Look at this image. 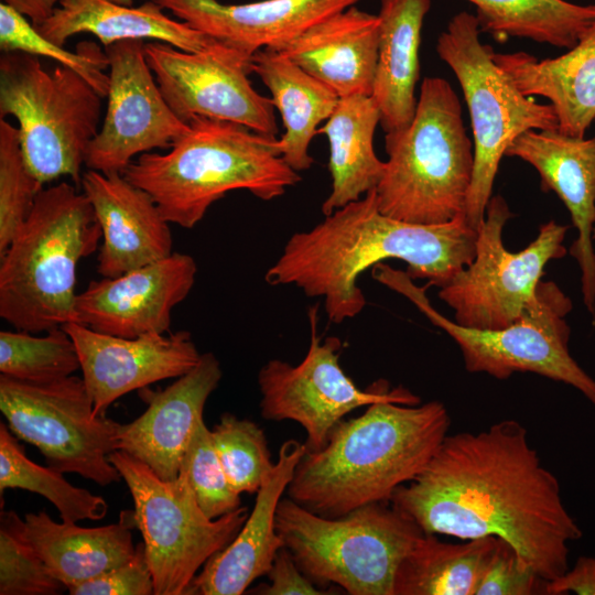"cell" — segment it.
Segmentation results:
<instances>
[{"label": "cell", "instance_id": "cell-11", "mask_svg": "<svg viewBox=\"0 0 595 595\" xmlns=\"http://www.w3.org/2000/svg\"><path fill=\"white\" fill-rule=\"evenodd\" d=\"M109 461L133 499L132 515L143 538L154 595H190L197 573L239 532L248 518V508L241 506L209 519L183 473L165 480L120 450L110 453Z\"/></svg>", "mask_w": 595, "mask_h": 595}, {"label": "cell", "instance_id": "cell-26", "mask_svg": "<svg viewBox=\"0 0 595 595\" xmlns=\"http://www.w3.org/2000/svg\"><path fill=\"white\" fill-rule=\"evenodd\" d=\"M163 10L153 0L139 7L110 0H63L47 20L34 28L62 46L79 33L95 35L105 47L121 41L150 40L197 52L215 41Z\"/></svg>", "mask_w": 595, "mask_h": 595}, {"label": "cell", "instance_id": "cell-34", "mask_svg": "<svg viewBox=\"0 0 595 595\" xmlns=\"http://www.w3.org/2000/svg\"><path fill=\"white\" fill-rule=\"evenodd\" d=\"M78 369L77 348L63 327L51 329L44 336L18 329L0 332L1 375L43 383L72 376Z\"/></svg>", "mask_w": 595, "mask_h": 595}, {"label": "cell", "instance_id": "cell-22", "mask_svg": "<svg viewBox=\"0 0 595 595\" xmlns=\"http://www.w3.org/2000/svg\"><path fill=\"white\" fill-rule=\"evenodd\" d=\"M181 21L248 56L275 48L363 0H153Z\"/></svg>", "mask_w": 595, "mask_h": 595}, {"label": "cell", "instance_id": "cell-13", "mask_svg": "<svg viewBox=\"0 0 595 595\" xmlns=\"http://www.w3.org/2000/svg\"><path fill=\"white\" fill-rule=\"evenodd\" d=\"M512 213L501 195L491 196L477 230L473 261L440 289L439 298L463 326L497 329L521 317L537 296V288L551 260L566 255L569 226L549 220L524 249L508 251L502 230Z\"/></svg>", "mask_w": 595, "mask_h": 595}, {"label": "cell", "instance_id": "cell-37", "mask_svg": "<svg viewBox=\"0 0 595 595\" xmlns=\"http://www.w3.org/2000/svg\"><path fill=\"white\" fill-rule=\"evenodd\" d=\"M67 589L29 543L24 520L0 512V595H57Z\"/></svg>", "mask_w": 595, "mask_h": 595}, {"label": "cell", "instance_id": "cell-38", "mask_svg": "<svg viewBox=\"0 0 595 595\" xmlns=\"http://www.w3.org/2000/svg\"><path fill=\"white\" fill-rule=\"evenodd\" d=\"M42 188L24 161L18 128L0 119V255L28 219Z\"/></svg>", "mask_w": 595, "mask_h": 595}, {"label": "cell", "instance_id": "cell-45", "mask_svg": "<svg viewBox=\"0 0 595 595\" xmlns=\"http://www.w3.org/2000/svg\"><path fill=\"white\" fill-rule=\"evenodd\" d=\"M110 1H113V2L120 3V4H126V6H133L134 0H110Z\"/></svg>", "mask_w": 595, "mask_h": 595}, {"label": "cell", "instance_id": "cell-1", "mask_svg": "<svg viewBox=\"0 0 595 595\" xmlns=\"http://www.w3.org/2000/svg\"><path fill=\"white\" fill-rule=\"evenodd\" d=\"M390 504L425 534L500 538L547 582L569 570V542L583 536L556 477L515 420L477 433L447 434L424 469L393 491Z\"/></svg>", "mask_w": 595, "mask_h": 595}, {"label": "cell", "instance_id": "cell-5", "mask_svg": "<svg viewBox=\"0 0 595 595\" xmlns=\"http://www.w3.org/2000/svg\"><path fill=\"white\" fill-rule=\"evenodd\" d=\"M100 239V226L83 192L66 182L42 188L0 255V317L33 334L77 322V267Z\"/></svg>", "mask_w": 595, "mask_h": 595}, {"label": "cell", "instance_id": "cell-40", "mask_svg": "<svg viewBox=\"0 0 595 595\" xmlns=\"http://www.w3.org/2000/svg\"><path fill=\"white\" fill-rule=\"evenodd\" d=\"M545 584L547 581L522 561L516 549L499 538L475 595L545 594Z\"/></svg>", "mask_w": 595, "mask_h": 595}, {"label": "cell", "instance_id": "cell-2", "mask_svg": "<svg viewBox=\"0 0 595 595\" xmlns=\"http://www.w3.org/2000/svg\"><path fill=\"white\" fill-rule=\"evenodd\" d=\"M476 239L477 230L464 216L439 225L387 216L372 190L311 229L290 236L264 280L322 299L329 322L340 324L366 306L358 280L369 268L399 259L413 280H428V288L441 289L473 261Z\"/></svg>", "mask_w": 595, "mask_h": 595}, {"label": "cell", "instance_id": "cell-9", "mask_svg": "<svg viewBox=\"0 0 595 595\" xmlns=\"http://www.w3.org/2000/svg\"><path fill=\"white\" fill-rule=\"evenodd\" d=\"M475 14L462 11L436 41L439 57L458 80L468 107L474 140V170L464 218L478 230L493 196L500 161L510 143L528 130L558 129L551 104L526 96L494 61L495 51L482 43Z\"/></svg>", "mask_w": 595, "mask_h": 595}, {"label": "cell", "instance_id": "cell-17", "mask_svg": "<svg viewBox=\"0 0 595 595\" xmlns=\"http://www.w3.org/2000/svg\"><path fill=\"white\" fill-rule=\"evenodd\" d=\"M197 273L194 258L172 252L116 278L90 281L76 298L77 323L126 338L170 331L172 311L190 294Z\"/></svg>", "mask_w": 595, "mask_h": 595}, {"label": "cell", "instance_id": "cell-14", "mask_svg": "<svg viewBox=\"0 0 595 595\" xmlns=\"http://www.w3.org/2000/svg\"><path fill=\"white\" fill-rule=\"evenodd\" d=\"M317 304L309 309L310 346L300 364L268 360L258 372L260 413L266 420H290L306 433L307 452L321 450L333 429L354 410L380 401L419 404L421 399L403 387L389 389L379 379L358 388L339 364L343 342L336 336L322 340L317 333Z\"/></svg>", "mask_w": 595, "mask_h": 595}, {"label": "cell", "instance_id": "cell-20", "mask_svg": "<svg viewBox=\"0 0 595 595\" xmlns=\"http://www.w3.org/2000/svg\"><path fill=\"white\" fill-rule=\"evenodd\" d=\"M223 371L213 353H204L196 366L163 390H139L148 404L134 421L121 424L119 448L147 464L159 477L173 480L195 426Z\"/></svg>", "mask_w": 595, "mask_h": 595}, {"label": "cell", "instance_id": "cell-6", "mask_svg": "<svg viewBox=\"0 0 595 595\" xmlns=\"http://www.w3.org/2000/svg\"><path fill=\"white\" fill-rule=\"evenodd\" d=\"M385 149L388 160L375 188L382 214L422 225L464 216L474 145L447 80L423 79L413 120L404 130L385 134Z\"/></svg>", "mask_w": 595, "mask_h": 595}, {"label": "cell", "instance_id": "cell-8", "mask_svg": "<svg viewBox=\"0 0 595 595\" xmlns=\"http://www.w3.org/2000/svg\"><path fill=\"white\" fill-rule=\"evenodd\" d=\"M375 280L408 298L435 326L458 345L469 372L507 379L515 372H533L564 382L582 392L595 407V379L569 351L572 311L570 298L552 281L541 280L537 296L520 318L497 329L463 326L446 318L429 301L428 286H419L407 273L387 263L372 268Z\"/></svg>", "mask_w": 595, "mask_h": 595}, {"label": "cell", "instance_id": "cell-3", "mask_svg": "<svg viewBox=\"0 0 595 595\" xmlns=\"http://www.w3.org/2000/svg\"><path fill=\"white\" fill-rule=\"evenodd\" d=\"M450 424L440 401L371 403L359 416L342 420L321 450L304 454L288 497L327 518L389 504L393 491L429 464Z\"/></svg>", "mask_w": 595, "mask_h": 595}, {"label": "cell", "instance_id": "cell-25", "mask_svg": "<svg viewBox=\"0 0 595 595\" xmlns=\"http://www.w3.org/2000/svg\"><path fill=\"white\" fill-rule=\"evenodd\" d=\"M494 61L526 96L550 101L562 133L585 136L595 120V22L561 56L539 60L526 52H495Z\"/></svg>", "mask_w": 595, "mask_h": 595}, {"label": "cell", "instance_id": "cell-42", "mask_svg": "<svg viewBox=\"0 0 595 595\" xmlns=\"http://www.w3.org/2000/svg\"><path fill=\"white\" fill-rule=\"evenodd\" d=\"M267 576L269 583L258 585L250 593L260 595L331 594V592L320 588L300 570L285 547L278 551Z\"/></svg>", "mask_w": 595, "mask_h": 595}, {"label": "cell", "instance_id": "cell-15", "mask_svg": "<svg viewBox=\"0 0 595 595\" xmlns=\"http://www.w3.org/2000/svg\"><path fill=\"white\" fill-rule=\"evenodd\" d=\"M144 53L165 101L184 122L204 117L278 134L271 98L248 78L252 56L216 40L197 52L153 41L144 44Z\"/></svg>", "mask_w": 595, "mask_h": 595}, {"label": "cell", "instance_id": "cell-23", "mask_svg": "<svg viewBox=\"0 0 595 595\" xmlns=\"http://www.w3.org/2000/svg\"><path fill=\"white\" fill-rule=\"evenodd\" d=\"M306 452L305 444L295 440L281 445L273 469L257 491L244 526L197 573L190 595H240L268 574L278 551L284 547L275 526L278 505Z\"/></svg>", "mask_w": 595, "mask_h": 595}, {"label": "cell", "instance_id": "cell-12", "mask_svg": "<svg viewBox=\"0 0 595 595\" xmlns=\"http://www.w3.org/2000/svg\"><path fill=\"white\" fill-rule=\"evenodd\" d=\"M0 410L10 431L35 446L47 466L99 486L122 479L109 461L121 423L95 414L83 377L34 383L1 375Z\"/></svg>", "mask_w": 595, "mask_h": 595}, {"label": "cell", "instance_id": "cell-39", "mask_svg": "<svg viewBox=\"0 0 595 595\" xmlns=\"http://www.w3.org/2000/svg\"><path fill=\"white\" fill-rule=\"evenodd\" d=\"M183 473L197 504L209 519H217L240 508V495L230 486L217 455L212 432L199 419L183 456Z\"/></svg>", "mask_w": 595, "mask_h": 595}, {"label": "cell", "instance_id": "cell-31", "mask_svg": "<svg viewBox=\"0 0 595 595\" xmlns=\"http://www.w3.org/2000/svg\"><path fill=\"white\" fill-rule=\"evenodd\" d=\"M498 539L453 544L424 533L399 564L393 595H475Z\"/></svg>", "mask_w": 595, "mask_h": 595}, {"label": "cell", "instance_id": "cell-35", "mask_svg": "<svg viewBox=\"0 0 595 595\" xmlns=\"http://www.w3.org/2000/svg\"><path fill=\"white\" fill-rule=\"evenodd\" d=\"M0 47L4 53L22 52L33 56H45L76 72L101 97H107L109 67L106 51L91 41H82L76 52L68 51L44 37L23 14L0 3Z\"/></svg>", "mask_w": 595, "mask_h": 595}, {"label": "cell", "instance_id": "cell-43", "mask_svg": "<svg viewBox=\"0 0 595 595\" xmlns=\"http://www.w3.org/2000/svg\"><path fill=\"white\" fill-rule=\"evenodd\" d=\"M578 595H595V558L580 556L571 571L548 581L547 595H562L567 593Z\"/></svg>", "mask_w": 595, "mask_h": 595}, {"label": "cell", "instance_id": "cell-27", "mask_svg": "<svg viewBox=\"0 0 595 595\" xmlns=\"http://www.w3.org/2000/svg\"><path fill=\"white\" fill-rule=\"evenodd\" d=\"M431 0H380L379 46L372 99L386 134L409 127L415 115L419 50Z\"/></svg>", "mask_w": 595, "mask_h": 595}, {"label": "cell", "instance_id": "cell-19", "mask_svg": "<svg viewBox=\"0 0 595 595\" xmlns=\"http://www.w3.org/2000/svg\"><path fill=\"white\" fill-rule=\"evenodd\" d=\"M505 155L531 164L540 174L542 191H553L567 208L577 230L570 255L581 270L583 302L594 315L595 137H572L559 129L528 130L510 143Z\"/></svg>", "mask_w": 595, "mask_h": 595}, {"label": "cell", "instance_id": "cell-24", "mask_svg": "<svg viewBox=\"0 0 595 595\" xmlns=\"http://www.w3.org/2000/svg\"><path fill=\"white\" fill-rule=\"evenodd\" d=\"M378 46V14L353 6L272 50L327 85L340 98L372 95Z\"/></svg>", "mask_w": 595, "mask_h": 595}, {"label": "cell", "instance_id": "cell-4", "mask_svg": "<svg viewBox=\"0 0 595 595\" xmlns=\"http://www.w3.org/2000/svg\"><path fill=\"white\" fill-rule=\"evenodd\" d=\"M188 123L167 153H142L123 173L151 195L170 224L193 228L229 192L246 190L272 201L302 180L281 156L274 136L204 117Z\"/></svg>", "mask_w": 595, "mask_h": 595}, {"label": "cell", "instance_id": "cell-32", "mask_svg": "<svg viewBox=\"0 0 595 595\" xmlns=\"http://www.w3.org/2000/svg\"><path fill=\"white\" fill-rule=\"evenodd\" d=\"M476 9L482 33L497 42L527 39L572 48L595 22V3L566 0H467Z\"/></svg>", "mask_w": 595, "mask_h": 595}, {"label": "cell", "instance_id": "cell-30", "mask_svg": "<svg viewBox=\"0 0 595 595\" xmlns=\"http://www.w3.org/2000/svg\"><path fill=\"white\" fill-rule=\"evenodd\" d=\"M380 112L371 96L340 97L326 123L317 133L329 144L328 170L332 190L322 204L327 216L348 203L358 201L379 184L386 162L374 149V136Z\"/></svg>", "mask_w": 595, "mask_h": 595}, {"label": "cell", "instance_id": "cell-28", "mask_svg": "<svg viewBox=\"0 0 595 595\" xmlns=\"http://www.w3.org/2000/svg\"><path fill=\"white\" fill-rule=\"evenodd\" d=\"M118 523L80 527L53 520L45 510L24 517V533L51 573L68 589L98 576L133 556L132 512Z\"/></svg>", "mask_w": 595, "mask_h": 595}, {"label": "cell", "instance_id": "cell-10", "mask_svg": "<svg viewBox=\"0 0 595 595\" xmlns=\"http://www.w3.org/2000/svg\"><path fill=\"white\" fill-rule=\"evenodd\" d=\"M102 97L76 72H47L22 52L0 57V118L19 127L24 161L42 184L62 176L82 181L87 149L99 131Z\"/></svg>", "mask_w": 595, "mask_h": 595}, {"label": "cell", "instance_id": "cell-7", "mask_svg": "<svg viewBox=\"0 0 595 595\" xmlns=\"http://www.w3.org/2000/svg\"><path fill=\"white\" fill-rule=\"evenodd\" d=\"M275 526L314 584L337 585L350 595H393L399 564L424 534L408 515L383 502L327 518L282 498Z\"/></svg>", "mask_w": 595, "mask_h": 595}, {"label": "cell", "instance_id": "cell-44", "mask_svg": "<svg viewBox=\"0 0 595 595\" xmlns=\"http://www.w3.org/2000/svg\"><path fill=\"white\" fill-rule=\"evenodd\" d=\"M63 0H1L36 26L47 20Z\"/></svg>", "mask_w": 595, "mask_h": 595}, {"label": "cell", "instance_id": "cell-36", "mask_svg": "<svg viewBox=\"0 0 595 595\" xmlns=\"http://www.w3.org/2000/svg\"><path fill=\"white\" fill-rule=\"evenodd\" d=\"M210 432L231 488L239 495L257 494L274 466L263 430L225 412Z\"/></svg>", "mask_w": 595, "mask_h": 595}, {"label": "cell", "instance_id": "cell-21", "mask_svg": "<svg viewBox=\"0 0 595 595\" xmlns=\"http://www.w3.org/2000/svg\"><path fill=\"white\" fill-rule=\"evenodd\" d=\"M80 185L101 229L97 271L102 278L119 277L173 252L170 223L151 195L123 174L88 170Z\"/></svg>", "mask_w": 595, "mask_h": 595}, {"label": "cell", "instance_id": "cell-18", "mask_svg": "<svg viewBox=\"0 0 595 595\" xmlns=\"http://www.w3.org/2000/svg\"><path fill=\"white\" fill-rule=\"evenodd\" d=\"M75 343L80 370L96 415L122 396L193 369L201 358L187 331L126 338L96 332L80 323L63 326Z\"/></svg>", "mask_w": 595, "mask_h": 595}, {"label": "cell", "instance_id": "cell-46", "mask_svg": "<svg viewBox=\"0 0 595 595\" xmlns=\"http://www.w3.org/2000/svg\"><path fill=\"white\" fill-rule=\"evenodd\" d=\"M593 239H595V224H594V230H593Z\"/></svg>", "mask_w": 595, "mask_h": 595}, {"label": "cell", "instance_id": "cell-29", "mask_svg": "<svg viewBox=\"0 0 595 595\" xmlns=\"http://www.w3.org/2000/svg\"><path fill=\"white\" fill-rule=\"evenodd\" d=\"M251 61L252 72L271 93L282 118L284 133L278 139L281 156L296 172L309 170L314 163L310 143L320 123L336 108L338 95L275 50L261 48Z\"/></svg>", "mask_w": 595, "mask_h": 595}, {"label": "cell", "instance_id": "cell-41", "mask_svg": "<svg viewBox=\"0 0 595 595\" xmlns=\"http://www.w3.org/2000/svg\"><path fill=\"white\" fill-rule=\"evenodd\" d=\"M71 595H152L153 578L145 556L144 544L136 545V552L125 563L76 586Z\"/></svg>", "mask_w": 595, "mask_h": 595}, {"label": "cell", "instance_id": "cell-16", "mask_svg": "<svg viewBox=\"0 0 595 595\" xmlns=\"http://www.w3.org/2000/svg\"><path fill=\"white\" fill-rule=\"evenodd\" d=\"M144 41L106 47L109 61L107 108L85 158L88 170L123 174L142 153L171 148L190 130L165 101L144 53Z\"/></svg>", "mask_w": 595, "mask_h": 595}, {"label": "cell", "instance_id": "cell-33", "mask_svg": "<svg viewBox=\"0 0 595 595\" xmlns=\"http://www.w3.org/2000/svg\"><path fill=\"white\" fill-rule=\"evenodd\" d=\"M10 431L0 423V495L8 488L25 489L45 497L63 521L100 520L108 512L106 500L85 488L73 486L63 473L31 461Z\"/></svg>", "mask_w": 595, "mask_h": 595}]
</instances>
